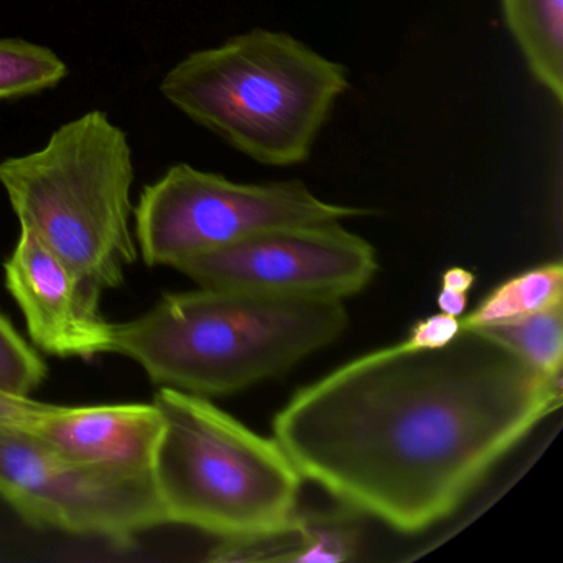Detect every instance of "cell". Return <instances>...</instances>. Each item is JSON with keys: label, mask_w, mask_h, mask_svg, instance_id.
I'll list each match as a JSON object with an SVG mask.
<instances>
[{"label": "cell", "mask_w": 563, "mask_h": 563, "mask_svg": "<svg viewBox=\"0 0 563 563\" xmlns=\"http://www.w3.org/2000/svg\"><path fill=\"white\" fill-rule=\"evenodd\" d=\"M176 269L200 288L344 301L371 285L378 263L367 240L331 222L265 230Z\"/></svg>", "instance_id": "obj_8"}, {"label": "cell", "mask_w": 563, "mask_h": 563, "mask_svg": "<svg viewBox=\"0 0 563 563\" xmlns=\"http://www.w3.org/2000/svg\"><path fill=\"white\" fill-rule=\"evenodd\" d=\"M47 377V365L37 351L0 314V391L31 398Z\"/></svg>", "instance_id": "obj_16"}, {"label": "cell", "mask_w": 563, "mask_h": 563, "mask_svg": "<svg viewBox=\"0 0 563 563\" xmlns=\"http://www.w3.org/2000/svg\"><path fill=\"white\" fill-rule=\"evenodd\" d=\"M461 332L460 318L454 316L440 314L430 316V318L418 321L411 328L407 344L417 349H440L450 344Z\"/></svg>", "instance_id": "obj_17"}, {"label": "cell", "mask_w": 563, "mask_h": 563, "mask_svg": "<svg viewBox=\"0 0 563 563\" xmlns=\"http://www.w3.org/2000/svg\"><path fill=\"white\" fill-rule=\"evenodd\" d=\"M51 405L32 400V397H12V395L0 391V424L24 430L35 417L47 410Z\"/></svg>", "instance_id": "obj_18"}, {"label": "cell", "mask_w": 563, "mask_h": 563, "mask_svg": "<svg viewBox=\"0 0 563 563\" xmlns=\"http://www.w3.org/2000/svg\"><path fill=\"white\" fill-rule=\"evenodd\" d=\"M347 324L341 299L200 288L164 295L140 318L113 324L110 354L136 362L159 387L225 397L286 374Z\"/></svg>", "instance_id": "obj_2"}, {"label": "cell", "mask_w": 563, "mask_h": 563, "mask_svg": "<svg viewBox=\"0 0 563 563\" xmlns=\"http://www.w3.org/2000/svg\"><path fill=\"white\" fill-rule=\"evenodd\" d=\"M474 331L486 335L539 374L562 378L563 302Z\"/></svg>", "instance_id": "obj_14"}, {"label": "cell", "mask_w": 563, "mask_h": 563, "mask_svg": "<svg viewBox=\"0 0 563 563\" xmlns=\"http://www.w3.org/2000/svg\"><path fill=\"white\" fill-rule=\"evenodd\" d=\"M371 213L325 202L302 180L240 184L177 164L141 192L134 236L146 265L177 268L265 230L344 222Z\"/></svg>", "instance_id": "obj_6"}, {"label": "cell", "mask_w": 563, "mask_h": 563, "mask_svg": "<svg viewBox=\"0 0 563 563\" xmlns=\"http://www.w3.org/2000/svg\"><path fill=\"white\" fill-rule=\"evenodd\" d=\"M560 407L562 378L461 329L444 347L404 341L299 388L273 438L342 506L418 533L453 516Z\"/></svg>", "instance_id": "obj_1"}, {"label": "cell", "mask_w": 563, "mask_h": 563, "mask_svg": "<svg viewBox=\"0 0 563 563\" xmlns=\"http://www.w3.org/2000/svg\"><path fill=\"white\" fill-rule=\"evenodd\" d=\"M476 276L470 269L454 266V268L446 269L441 275V288L456 289V291L467 292L474 286Z\"/></svg>", "instance_id": "obj_20"}, {"label": "cell", "mask_w": 563, "mask_h": 563, "mask_svg": "<svg viewBox=\"0 0 563 563\" xmlns=\"http://www.w3.org/2000/svg\"><path fill=\"white\" fill-rule=\"evenodd\" d=\"M133 183L126 134L101 111L58 128L42 150L0 163L21 230L98 292L120 288L137 258Z\"/></svg>", "instance_id": "obj_4"}, {"label": "cell", "mask_w": 563, "mask_h": 563, "mask_svg": "<svg viewBox=\"0 0 563 563\" xmlns=\"http://www.w3.org/2000/svg\"><path fill=\"white\" fill-rule=\"evenodd\" d=\"M507 27L537 81L563 101V0H500Z\"/></svg>", "instance_id": "obj_12"}, {"label": "cell", "mask_w": 563, "mask_h": 563, "mask_svg": "<svg viewBox=\"0 0 563 563\" xmlns=\"http://www.w3.org/2000/svg\"><path fill=\"white\" fill-rule=\"evenodd\" d=\"M349 70L286 32L255 29L194 52L161 81L177 110L256 163H306Z\"/></svg>", "instance_id": "obj_3"}, {"label": "cell", "mask_w": 563, "mask_h": 563, "mask_svg": "<svg viewBox=\"0 0 563 563\" xmlns=\"http://www.w3.org/2000/svg\"><path fill=\"white\" fill-rule=\"evenodd\" d=\"M24 431L58 453L126 474H151L163 431L156 404L51 405Z\"/></svg>", "instance_id": "obj_10"}, {"label": "cell", "mask_w": 563, "mask_h": 563, "mask_svg": "<svg viewBox=\"0 0 563 563\" xmlns=\"http://www.w3.org/2000/svg\"><path fill=\"white\" fill-rule=\"evenodd\" d=\"M67 74V65L51 48L21 38H0V100L51 90Z\"/></svg>", "instance_id": "obj_15"}, {"label": "cell", "mask_w": 563, "mask_h": 563, "mask_svg": "<svg viewBox=\"0 0 563 563\" xmlns=\"http://www.w3.org/2000/svg\"><path fill=\"white\" fill-rule=\"evenodd\" d=\"M4 273L5 286L41 351L84 361L110 354L113 324L101 314V292L90 288L41 240L21 230Z\"/></svg>", "instance_id": "obj_9"}, {"label": "cell", "mask_w": 563, "mask_h": 563, "mask_svg": "<svg viewBox=\"0 0 563 563\" xmlns=\"http://www.w3.org/2000/svg\"><path fill=\"white\" fill-rule=\"evenodd\" d=\"M153 401L163 431L151 476L164 523L239 539L298 510L305 477L275 438L200 395L161 387Z\"/></svg>", "instance_id": "obj_5"}, {"label": "cell", "mask_w": 563, "mask_h": 563, "mask_svg": "<svg viewBox=\"0 0 563 563\" xmlns=\"http://www.w3.org/2000/svg\"><path fill=\"white\" fill-rule=\"evenodd\" d=\"M562 302V263H545L500 283L470 314L460 319L461 329L500 324Z\"/></svg>", "instance_id": "obj_13"}, {"label": "cell", "mask_w": 563, "mask_h": 563, "mask_svg": "<svg viewBox=\"0 0 563 563\" xmlns=\"http://www.w3.org/2000/svg\"><path fill=\"white\" fill-rule=\"evenodd\" d=\"M466 306L467 292L441 288L440 295H438V308L441 309V312L454 316V318H461L464 311H466Z\"/></svg>", "instance_id": "obj_19"}, {"label": "cell", "mask_w": 563, "mask_h": 563, "mask_svg": "<svg viewBox=\"0 0 563 563\" xmlns=\"http://www.w3.org/2000/svg\"><path fill=\"white\" fill-rule=\"evenodd\" d=\"M361 514L351 507L296 510L278 526L220 540L207 560L217 563H342L361 552Z\"/></svg>", "instance_id": "obj_11"}, {"label": "cell", "mask_w": 563, "mask_h": 563, "mask_svg": "<svg viewBox=\"0 0 563 563\" xmlns=\"http://www.w3.org/2000/svg\"><path fill=\"white\" fill-rule=\"evenodd\" d=\"M0 496L31 526L133 545L164 526L151 474H126L58 453L0 424Z\"/></svg>", "instance_id": "obj_7"}]
</instances>
